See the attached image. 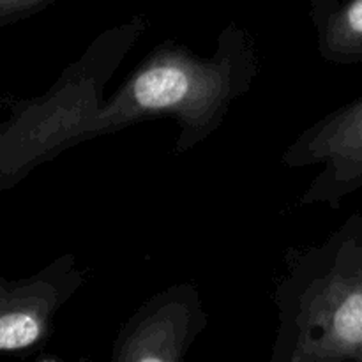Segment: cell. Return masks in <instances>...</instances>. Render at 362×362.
<instances>
[{
	"instance_id": "cell-1",
	"label": "cell",
	"mask_w": 362,
	"mask_h": 362,
	"mask_svg": "<svg viewBox=\"0 0 362 362\" xmlns=\"http://www.w3.org/2000/svg\"><path fill=\"white\" fill-rule=\"evenodd\" d=\"M258 73L257 42L239 27L225 28L209 57L175 41L161 42L106 98L92 124L90 140L144 120L172 117L179 129L173 154H186L223 126Z\"/></svg>"
},
{
	"instance_id": "cell-2",
	"label": "cell",
	"mask_w": 362,
	"mask_h": 362,
	"mask_svg": "<svg viewBox=\"0 0 362 362\" xmlns=\"http://www.w3.org/2000/svg\"><path fill=\"white\" fill-rule=\"evenodd\" d=\"M274 304L272 362H362V214L286 253Z\"/></svg>"
},
{
	"instance_id": "cell-3",
	"label": "cell",
	"mask_w": 362,
	"mask_h": 362,
	"mask_svg": "<svg viewBox=\"0 0 362 362\" xmlns=\"http://www.w3.org/2000/svg\"><path fill=\"white\" fill-rule=\"evenodd\" d=\"M147 30L144 16L103 30L42 95L21 101L0 126V186H11L42 163L90 141L106 85Z\"/></svg>"
},
{
	"instance_id": "cell-4",
	"label": "cell",
	"mask_w": 362,
	"mask_h": 362,
	"mask_svg": "<svg viewBox=\"0 0 362 362\" xmlns=\"http://www.w3.org/2000/svg\"><path fill=\"white\" fill-rule=\"evenodd\" d=\"M286 168H313L299 205L338 209L362 189V95L300 131L281 156Z\"/></svg>"
},
{
	"instance_id": "cell-5",
	"label": "cell",
	"mask_w": 362,
	"mask_h": 362,
	"mask_svg": "<svg viewBox=\"0 0 362 362\" xmlns=\"http://www.w3.org/2000/svg\"><path fill=\"white\" fill-rule=\"evenodd\" d=\"M207 324L198 286L193 281L170 285L124 322L110 362H184Z\"/></svg>"
},
{
	"instance_id": "cell-6",
	"label": "cell",
	"mask_w": 362,
	"mask_h": 362,
	"mask_svg": "<svg viewBox=\"0 0 362 362\" xmlns=\"http://www.w3.org/2000/svg\"><path fill=\"white\" fill-rule=\"evenodd\" d=\"M85 281L87 274L69 253L32 278H0V354L41 343L52 331L57 313Z\"/></svg>"
},
{
	"instance_id": "cell-7",
	"label": "cell",
	"mask_w": 362,
	"mask_h": 362,
	"mask_svg": "<svg viewBox=\"0 0 362 362\" xmlns=\"http://www.w3.org/2000/svg\"><path fill=\"white\" fill-rule=\"evenodd\" d=\"M317 42L322 59L338 66L362 62V0L332 4L317 18Z\"/></svg>"
},
{
	"instance_id": "cell-8",
	"label": "cell",
	"mask_w": 362,
	"mask_h": 362,
	"mask_svg": "<svg viewBox=\"0 0 362 362\" xmlns=\"http://www.w3.org/2000/svg\"><path fill=\"white\" fill-rule=\"evenodd\" d=\"M52 0H0V20H13L39 9Z\"/></svg>"
}]
</instances>
